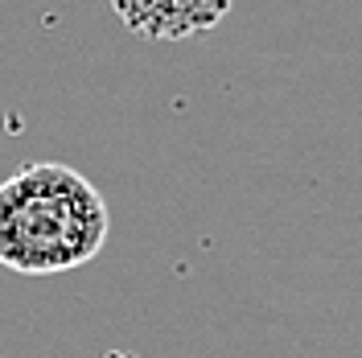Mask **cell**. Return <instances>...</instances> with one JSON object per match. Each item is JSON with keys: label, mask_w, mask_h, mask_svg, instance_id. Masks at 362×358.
Segmentation results:
<instances>
[{"label": "cell", "mask_w": 362, "mask_h": 358, "mask_svg": "<svg viewBox=\"0 0 362 358\" xmlns=\"http://www.w3.org/2000/svg\"><path fill=\"white\" fill-rule=\"evenodd\" d=\"M107 235L103 194L62 161H29L0 181V268L58 276L90 264Z\"/></svg>", "instance_id": "obj_1"}, {"label": "cell", "mask_w": 362, "mask_h": 358, "mask_svg": "<svg viewBox=\"0 0 362 358\" xmlns=\"http://www.w3.org/2000/svg\"><path fill=\"white\" fill-rule=\"evenodd\" d=\"M235 8V0H112L119 25L144 42L202 37Z\"/></svg>", "instance_id": "obj_2"}]
</instances>
